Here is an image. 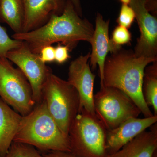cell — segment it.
Masks as SVG:
<instances>
[{
    "label": "cell",
    "instance_id": "44dd1931",
    "mask_svg": "<svg viewBox=\"0 0 157 157\" xmlns=\"http://www.w3.org/2000/svg\"><path fill=\"white\" fill-rule=\"evenodd\" d=\"M111 39L116 45L121 46L131 42L132 35L128 29L118 25L113 32Z\"/></svg>",
    "mask_w": 157,
    "mask_h": 157
},
{
    "label": "cell",
    "instance_id": "4fadbf2b",
    "mask_svg": "<svg viewBox=\"0 0 157 157\" xmlns=\"http://www.w3.org/2000/svg\"><path fill=\"white\" fill-rule=\"evenodd\" d=\"M157 122V116L143 118H130L115 128L107 131L106 147L108 155L118 151Z\"/></svg>",
    "mask_w": 157,
    "mask_h": 157
},
{
    "label": "cell",
    "instance_id": "6da1fadb",
    "mask_svg": "<svg viewBox=\"0 0 157 157\" xmlns=\"http://www.w3.org/2000/svg\"><path fill=\"white\" fill-rule=\"evenodd\" d=\"M94 28L88 20L82 19L70 0H67L63 13L52 15L44 25L34 30L14 33L12 39L24 42L35 53L43 47L58 43L70 50L79 41L90 42Z\"/></svg>",
    "mask_w": 157,
    "mask_h": 157
},
{
    "label": "cell",
    "instance_id": "52a82bcc",
    "mask_svg": "<svg viewBox=\"0 0 157 157\" xmlns=\"http://www.w3.org/2000/svg\"><path fill=\"white\" fill-rule=\"evenodd\" d=\"M0 97L22 116L29 114L36 104L27 78L6 58H0Z\"/></svg>",
    "mask_w": 157,
    "mask_h": 157
},
{
    "label": "cell",
    "instance_id": "4316f807",
    "mask_svg": "<svg viewBox=\"0 0 157 157\" xmlns=\"http://www.w3.org/2000/svg\"><path fill=\"white\" fill-rule=\"evenodd\" d=\"M153 157H157V151L155 152L154 155Z\"/></svg>",
    "mask_w": 157,
    "mask_h": 157
},
{
    "label": "cell",
    "instance_id": "30bf717a",
    "mask_svg": "<svg viewBox=\"0 0 157 157\" xmlns=\"http://www.w3.org/2000/svg\"><path fill=\"white\" fill-rule=\"evenodd\" d=\"M90 54V52L80 56L71 62L69 68L67 81L78 92L79 111L84 109L95 114L94 102L95 75L92 72L89 63Z\"/></svg>",
    "mask_w": 157,
    "mask_h": 157
},
{
    "label": "cell",
    "instance_id": "ac0fdd59",
    "mask_svg": "<svg viewBox=\"0 0 157 157\" xmlns=\"http://www.w3.org/2000/svg\"><path fill=\"white\" fill-rule=\"evenodd\" d=\"M4 157H45L34 147L20 142H12Z\"/></svg>",
    "mask_w": 157,
    "mask_h": 157
},
{
    "label": "cell",
    "instance_id": "e0dca14e",
    "mask_svg": "<svg viewBox=\"0 0 157 157\" xmlns=\"http://www.w3.org/2000/svg\"><path fill=\"white\" fill-rule=\"evenodd\" d=\"M144 70L142 92L147 106L152 107L154 115L157 116V60Z\"/></svg>",
    "mask_w": 157,
    "mask_h": 157
},
{
    "label": "cell",
    "instance_id": "ffe728a7",
    "mask_svg": "<svg viewBox=\"0 0 157 157\" xmlns=\"http://www.w3.org/2000/svg\"><path fill=\"white\" fill-rule=\"evenodd\" d=\"M135 18V13L132 7L129 5L122 4L117 20L118 25L130 28Z\"/></svg>",
    "mask_w": 157,
    "mask_h": 157
},
{
    "label": "cell",
    "instance_id": "5b68a950",
    "mask_svg": "<svg viewBox=\"0 0 157 157\" xmlns=\"http://www.w3.org/2000/svg\"><path fill=\"white\" fill-rule=\"evenodd\" d=\"M42 100L48 112L65 135L79 112L78 92L69 82L51 73L42 89Z\"/></svg>",
    "mask_w": 157,
    "mask_h": 157
},
{
    "label": "cell",
    "instance_id": "ba28073f",
    "mask_svg": "<svg viewBox=\"0 0 157 157\" xmlns=\"http://www.w3.org/2000/svg\"><path fill=\"white\" fill-rule=\"evenodd\" d=\"M6 58L17 65L27 78L32 87L36 104L42 102V89L52 71L42 61L39 54L32 51L27 45L23 42L20 47L9 51Z\"/></svg>",
    "mask_w": 157,
    "mask_h": 157
},
{
    "label": "cell",
    "instance_id": "cb8c5ba5",
    "mask_svg": "<svg viewBox=\"0 0 157 157\" xmlns=\"http://www.w3.org/2000/svg\"><path fill=\"white\" fill-rule=\"evenodd\" d=\"M43 155L45 157H75L70 152L62 151H48Z\"/></svg>",
    "mask_w": 157,
    "mask_h": 157
},
{
    "label": "cell",
    "instance_id": "7402d4cb",
    "mask_svg": "<svg viewBox=\"0 0 157 157\" xmlns=\"http://www.w3.org/2000/svg\"><path fill=\"white\" fill-rule=\"evenodd\" d=\"M70 48L67 45H62L59 43L58 45L55 48V61L59 64L65 63L70 58L69 54Z\"/></svg>",
    "mask_w": 157,
    "mask_h": 157
},
{
    "label": "cell",
    "instance_id": "2e32d148",
    "mask_svg": "<svg viewBox=\"0 0 157 157\" xmlns=\"http://www.w3.org/2000/svg\"><path fill=\"white\" fill-rule=\"evenodd\" d=\"M0 19L15 33H22L24 20L22 0H0Z\"/></svg>",
    "mask_w": 157,
    "mask_h": 157
},
{
    "label": "cell",
    "instance_id": "603a6c76",
    "mask_svg": "<svg viewBox=\"0 0 157 157\" xmlns=\"http://www.w3.org/2000/svg\"><path fill=\"white\" fill-rule=\"evenodd\" d=\"M40 57L44 63H50L55 61V48L52 45L45 46L39 53Z\"/></svg>",
    "mask_w": 157,
    "mask_h": 157
},
{
    "label": "cell",
    "instance_id": "9a60e30c",
    "mask_svg": "<svg viewBox=\"0 0 157 157\" xmlns=\"http://www.w3.org/2000/svg\"><path fill=\"white\" fill-rule=\"evenodd\" d=\"M22 118L0 98V157H5L8 152Z\"/></svg>",
    "mask_w": 157,
    "mask_h": 157
},
{
    "label": "cell",
    "instance_id": "277c9868",
    "mask_svg": "<svg viewBox=\"0 0 157 157\" xmlns=\"http://www.w3.org/2000/svg\"><path fill=\"white\" fill-rule=\"evenodd\" d=\"M107 132L96 114L82 109L69 131L70 153L75 157H108Z\"/></svg>",
    "mask_w": 157,
    "mask_h": 157
},
{
    "label": "cell",
    "instance_id": "8992f818",
    "mask_svg": "<svg viewBox=\"0 0 157 157\" xmlns=\"http://www.w3.org/2000/svg\"><path fill=\"white\" fill-rule=\"evenodd\" d=\"M94 102L96 115L107 131L141 113L128 95L114 87L101 86L100 90L94 94Z\"/></svg>",
    "mask_w": 157,
    "mask_h": 157
},
{
    "label": "cell",
    "instance_id": "3957f363",
    "mask_svg": "<svg viewBox=\"0 0 157 157\" xmlns=\"http://www.w3.org/2000/svg\"><path fill=\"white\" fill-rule=\"evenodd\" d=\"M13 142L29 144L43 151L70 152L69 137L52 117L43 100L29 114L22 116Z\"/></svg>",
    "mask_w": 157,
    "mask_h": 157
},
{
    "label": "cell",
    "instance_id": "9c48e42d",
    "mask_svg": "<svg viewBox=\"0 0 157 157\" xmlns=\"http://www.w3.org/2000/svg\"><path fill=\"white\" fill-rule=\"evenodd\" d=\"M129 6L134 10L140 36L133 52L137 57L157 59V19L148 11L145 0H131Z\"/></svg>",
    "mask_w": 157,
    "mask_h": 157
},
{
    "label": "cell",
    "instance_id": "484cf974",
    "mask_svg": "<svg viewBox=\"0 0 157 157\" xmlns=\"http://www.w3.org/2000/svg\"><path fill=\"white\" fill-rule=\"evenodd\" d=\"M120 1L123 4H126V5H129V3L131 2V0H120Z\"/></svg>",
    "mask_w": 157,
    "mask_h": 157
},
{
    "label": "cell",
    "instance_id": "d6986e66",
    "mask_svg": "<svg viewBox=\"0 0 157 157\" xmlns=\"http://www.w3.org/2000/svg\"><path fill=\"white\" fill-rule=\"evenodd\" d=\"M22 43L10 38L5 29L0 25V58H6L9 51L20 47Z\"/></svg>",
    "mask_w": 157,
    "mask_h": 157
},
{
    "label": "cell",
    "instance_id": "8fae6325",
    "mask_svg": "<svg viewBox=\"0 0 157 157\" xmlns=\"http://www.w3.org/2000/svg\"><path fill=\"white\" fill-rule=\"evenodd\" d=\"M109 20H105L102 14L97 13L94 29L90 43L92 52L90 54V63L91 70L99 67V76L101 84L103 80V71L105 60L109 52H117L121 46L116 45L109 37Z\"/></svg>",
    "mask_w": 157,
    "mask_h": 157
},
{
    "label": "cell",
    "instance_id": "d4e9b609",
    "mask_svg": "<svg viewBox=\"0 0 157 157\" xmlns=\"http://www.w3.org/2000/svg\"><path fill=\"white\" fill-rule=\"evenodd\" d=\"M73 3L74 8L76 9L79 16H82V9L80 0H70Z\"/></svg>",
    "mask_w": 157,
    "mask_h": 157
},
{
    "label": "cell",
    "instance_id": "7c38bea8",
    "mask_svg": "<svg viewBox=\"0 0 157 157\" xmlns=\"http://www.w3.org/2000/svg\"><path fill=\"white\" fill-rule=\"evenodd\" d=\"M22 2L24 11L22 33H27L45 25L52 15L61 14L67 0H22Z\"/></svg>",
    "mask_w": 157,
    "mask_h": 157
},
{
    "label": "cell",
    "instance_id": "5bb4252c",
    "mask_svg": "<svg viewBox=\"0 0 157 157\" xmlns=\"http://www.w3.org/2000/svg\"><path fill=\"white\" fill-rule=\"evenodd\" d=\"M157 151V124L141 132L108 157H153Z\"/></svg>",
    "mask_w": 157,
    "mask_h": 157
},
{
    "label": "cell",
    "instance_id": "7a4b0ae2",
    "mask_svg": "<svg viewBox=\"0 0 157 157\" xmlns=\"http://www.w3.org/2000/svg\"><path fill=\"white\" fill-rule=\"evenodd\" d=\"M157 60L137 57L132 50L121 48L106 58L101 86L122 91L135 102L144 117L152 116L144 99L142 87L145 68Z\"/></svg>",
    "mask_w": 157,
    "mask_h": 157
}]
</instances>
